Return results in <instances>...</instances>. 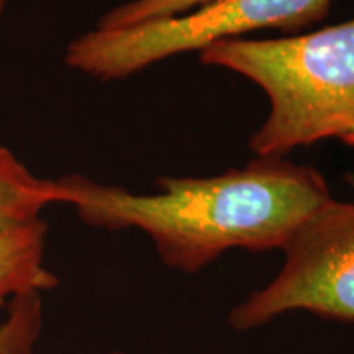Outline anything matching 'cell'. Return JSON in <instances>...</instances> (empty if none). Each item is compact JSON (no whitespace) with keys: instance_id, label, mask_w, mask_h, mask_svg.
Wrapping results in <instances>:
<instances>
[{"instance_id":"cell-5","label":"cell","mask_w":354,"mask_h":354,"mask_svg":"<svg viewBox=\"0 0 354 354\" xmlns=\"http://www.w3.org/2000/svg\"><path fill=\"white\" fill-rule=\"evenodd\" d=\"M44 220L0 228V307L21 294L55 289L57 279L44 264Z\"/></svg>"},{"instance_id":"cell-1","label":"cell","mask_w":354,"mask_h":354,"mask_svg":"<svg viewBox=\"0 0 354 354\" xmlns=\"http://www.w3.org/2000/svg\"><path fill=\"white\" fill-rule=\"evenodd\" d=\"M64 202L86 223L136 228L162 263L196 274L225 251L282 250L300 221L330 201L325 177L282 158H256L210 177H159L156 194H135L84 176L61 177Z\"/></svg>"},{"instance_id":"cell-9","label":"cell","mask_w":354,"mask_h":354,"mask_svg":"<svg viewBox=\"0 0 354 354\" xmlns=\"http://www.w3.org/2000/svg\"><path fill=\"white\" fill-rule=\"evenodd\" d=\"M346 183L354 189V172H349V174L346 176Z\"/></svg>"},{"instance_id":"cell-2","label":"cell","mask_w":354,"mask_h":354,"mask_svg":"<svg viewBox=\"0 0 354 354\" xmlns=\"http://www.w3.org/2000/svg\"><path fill=\"white\" fill-rule=\"evenodd\" d=\"M205 66L250 79L269 99L251 135L258 158L336 140L354 148V19L310 33L236 38L198 51Z\"/></svg>"},{"instance_id":"cell-10","label":"cell","mask_w":354,"mask_h":354,"mask_svg":"<svg viewBox=\"0 0 354 354\" xmlns=\"http://www.w3.org/2000/svg\"><path fill=\"white\" fill-rule=\"evenodd\" d=\"M6 2H7V0H0V12L3 10V6H6Z\"/></svg>"},{"instance_id":"cell-3","label":"cell","mask_w":354,"mask_h":354,"mask_svg":"<svg viewBox=\"0 0 354 354\" xmlns=\"http://www.w3.org/2000/svg\"><path fill=\"white\" fill-rule=\"evenodd\" d=\"M335 0H214L169 19L117 30H92L69 43L66 64L112 81L167 57L202 51L258 30L299 32L328 17Z\"/></svg>"},{"instance_id":"cell-7","label":"cell","mask_w":354,"mask_h":354,"mask_svg":"<svg viewBox=\"0 0 354 354\" xmlns=\"http://www.w3.org/2000/svg\"><path fill=\"white\" fill-rule=\"evenodd\" d=\"M41 292H28L10 300L0 323V354H35L43 333Z\"/></svg>"},{"instance_id":"cell-8","label":"cell","mask_w":354,"mask_h":354,"mask_svg":"<svg viewBox=\"0 0 354 354\" xmlns=\"http://www.w3.org/2000/svg\"><path fill=\"white\" fill-rule=\"evenodd\" d=\"M214 0H130L100 17L95 28L117 30L125 26L180 15Z\"/></svg>"},{"instance_id":"cell-11","label":"cell","mask_w":354,"mask_h":354,"mask_svg":"<svg viewBox=\"0 0 354 354\" xmlns=\"http://www.w3.org/2000/svg\"><path fill=\"white\" fill-rule=\"evenodd\" d=\"M110 354H130V353H125V351H113V353H110Z\"/></svg>"},{"instance_id":"cell-6","label":"cell","mask_w":354,"mask_h":354,"mask_svg":"<svg viewBox=\"0 0 354 354\" xmlns=\"http://www.w3.org/2000/svg\"><path fill=\"white\" fill-rule=\"evenodd\" d=\"M56 202H64L59 180L33 176L10 149L0 145V228L41 220L44 207Z\"/></svg>"},{"instance_id":"cell-4","label":"cell","mask_w":354,"mask_h":354,"mask_svg":"<svg viewBox=\"0 0 354 354\" xmlns=\"http://www.w3.org/2000/svg\"><path fill=\"white\" fill-rule=\"evenodd\" d=\"M282 251L277 276L232 308L233 330L261 328L299 310L354 322V202L331 197L300 221Z\"/></svg>"}]
</instances>
